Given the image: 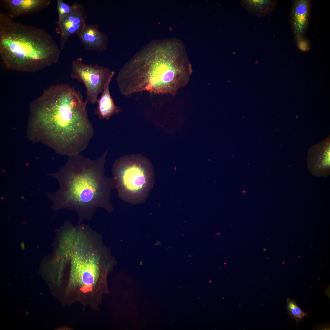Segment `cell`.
<instances>
[{
	"instance_id": "obj_1",
	"label": "cell",
	"mask_w": 330,
	"mask_h": 330,
	"mask_svg": "<svg viewBox=\"0 0 330 330\" xmlns=\"http://www.w3.org/2000/svg\"><path fill=\"white\" fill-rule=\"evenodd\" d=\"M87 103L75 87L51 86L31 104L32 130L47 138L58 153L69 157L81 154L94 134Z\"/></svg>"
},
{
	"instance_id": "obj_2",
	"label": "cell",
	"mask_w": 330,
	"mask_h": 330,
	"mask_svg": "<svg viewBox=\"0 0 330 330\" xmlns=\"http://www.w3.org/2000/svg\"><path fill=\"white\" fill-rule=\"evenodd\" d=\"M108 151L95 160L81 154L69 157L65 165L52 174L60 185L59 190L50 194L56 210L67 209L78 215V224L85 220H91L99 208L110 211V202L116 185L112 177L105 174Z\"/></svg>"
},
{
	"instance_id": "obj_3",
	"label": "cell",
	"mask_w": 330,
	"mask_h": 330,
	"mask_svg": "<svg viewBox=\"0 0 330 330\" xmlns=\"http://www.w3.org/2000/svg\"><path fill=\"white\" fill-rule=\"evenodd\" d=\"M184 64L167 39L153 41L122 68L116 78L125 96L142 92L175 95L184 78Z\"/></svg>"
},
{
	"instance_id": "obj_4",
	"label": "cell",
	"mask_w": 330,
	"mask_h": 330,
	"mask_svg": "<svg viewBox=\"0 0 330 330\" xmlns=\"http://www.w3.org/2000/svg\"><path fill=\"white\" fill-rule=\"evenodd\" d=\"M68 239L71 302L97 310L105 285V261L100 235L90 228L75 226L69 230Z\"/></svg>"
},
{
	"instance_id": "obj_5",
	"label": "cell",
	"mask_w": 330,
	"mask_h": 330,
	"mask_svg": "<svg viewBox=\"0 0 330 330\" xmlns=\"http://www.w3.org/2000/svg\"><path fill=\"white\" fill-rule=\"evenodd\" d=\"M61 52L45 30L16 22L0 11V56L6 69L38 71L57 63Z\"/></svg>"
},
{
	"instance_id": "obj_6",
	"label": "cell",
	"mask_w": 330,
	"mask_h": 330,
	"mask_svg": "<svg viewBox=\"0 0 330 330\" xmlns=\"http://www.w3.org/2000/svg\"><path fill=\"white\" fill-rule=\"evenodd\" d=\"M118 196L130 204L144 203L154 183V170L149 160L140 155L122 156L112 170Z\"/></svg>"
},
{
	"instance_id": "obj_7",
	"label": "cell",
	"mask_w": 330,
	"mask_h": 330,
	"mask_svg": "<svg viewBox=\"0 0 330 330\" xmlns=\"http://www.w3.org/2000/svg\"><path fill=\"white\" fill-rule=\"evenodd\" d=\"M71 76L85 86L86 90V100L92 104L97 103L99 94L104 89L112 71L106 67L98 64L84 63L80 57L73 61Z\"/></svg>"
},
{
	"instance_id": "obj_8",
	"label": "cell",
	"mask_w": 330,
	"mask_h": 330,
	"mask_svg": "<svg viewBox=\"0 0 330 330\" xmlns=\"http://www.w3.org/2000/svg\"><path fill=\"white\" fill-rule=\"evenodd\" d=\"M72 5L69 14L61 21L56 22L57 26L55 32L60 35L59 45L62 50L69 37L79 34L86 24L88 15L85 6L77 2Z\"/></svg>"
},
{
	"instance_id": "obj_9",
	"label": "cell",
	"mask_w": 330,
	"mask_h": 330,
	"mask_svg": "<svg viewBox=\"0 0 330 330\" xmlns=\"http://www.w3.org/2000/svg\"><path fill=\"white\" fill-rule=\"evenodd\" d=\"M312 4L310 0H292L289 16L294 38L302 40L306 33L310 24Z\"/></svg>"
},
{
	"instance_id": "obj_10",
	"label": "cell",
	"mask_w": 330,
	"mask_h": 330,
	"mask_svg": "<svg viewBox=\"0 0 330 330\" xmlns=\"http://www.w3.org/2000/svg\"><path fill=\"white\" fill-rule=\"evenodd\" d=\"M330 137L313 145L309 149L307 163L310 172L316 176L327 177L330 173Z\"/></svg>"
},
{
	"instance_id": "obj_11",
	"label": "cell",
	"mask_w": 330,
	"mask_h": 330,
	"mask_svg": "<svg viewBox=\"0 0 330 330\" xmlns=\"http://www.w3.org/2000/svg\"><path fill=\"white\" fill-rule=\"evenodd\" d=\"M1 6L11 18L39 12L50 4V0H1Z\"/></svg>"
},
{
	"instance_id": "obj_12",
	"label": "cell",
	"mask_w": 330,
	"mask_h": 330,
	"mask_svg": "<svg viewBox=\"0 0 330 330\" xmlns=\"http://www.w3.org/2000/svg\"><path fill=\"white\" fill-rule=\"evenodd\" d=\"M77 35L87 50L101 52L107 50L108 37L100 31L97 24H86Z\"/></svg>"
},
{
	"instance_id": "obj_13",
	"label": "cell",
	"mask_w": 330,
	"mask_h": 330,
	"mask_svg": "<svg viewBox=\"0 0 330 330\" xmlns=\"http://www.w3.org/2000/svg\"><path fill=\"white\" fill-rule=\"evenodd\" d=\"M115 72L112 71L100 98L97 102V106L94 114L100 119L108 120L113 115L121 111V108L117 106L112 98L109 90V85Z\"/></svg>"
},
{
	"instance_id": "obj_14",
	"label": "cell",
	"mask_w": 330,
	"mask_h": 330,
	"mask_svg": "<svg viewBox=\"0 0 330 330\" xmlns=\"http://www.w3.org/2000/svg\"><path fill=\"white\" fill-rule=\"evenodd\" d=\"M277 2L275 0L240 1L242 6L251 14L258 17L270 14L275 9Z\"/></svg>"
},
{
	"instance_id": "obj_15",
	"label": "cell",
	"mask_w": 330,
	"mask_h": 330,
	"mask_svg": "<svg viewBox=\"0 0 330 330\" xmlns=\"http://www.w3.org/2000/svg\"><path fill=\"white\" fill-rule=\"evenodd\" d=\"M287 302L288 315L292 319L296 320L297 323L300 321H303V318L308 316V314L302 310L294 299L288 298Z\"/></svg>"
},
{
	"instance_id": "obj_16",
	"label": "cell",
	"mask_w": 330,
	"mask_h": 330,
	"mask_svg": "<svg viewBox=\"0 0 330 330\" xmlns=\"http://www.w3.org/2000/svg\"><path fill=\"white\" fill-rule=\"evenodd\" d=\"M57 9L58 16L57 21H59L69 14L72 9L73 6L72 5H68L62 0H57Z\"/></svg>"
},
{
	"instance_id": "obj_17",
	"label": "cell",
	"mask_w": 330,
	"mask_h": 330,
	"mask_svg": "<svg viewBox=\"0 0 330 330\" xmlns=\"http://www.w3.org/2000/svg\"><path fill=\"white\" fill-rule=\"evenodd\" d=\"M69 230H70V228H69Z\"/></svg>"
}]
</instances>
